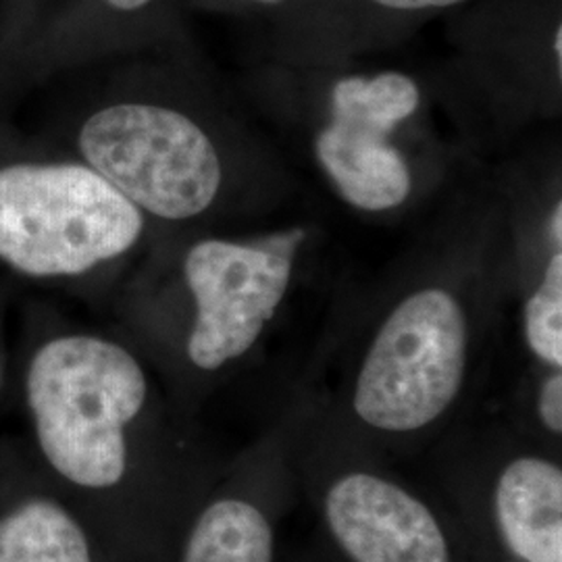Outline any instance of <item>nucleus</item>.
I'll use <instances>...</instances> for the list:
<instances>
[{"label":"nucleus","instance_id":"f257e3e1","mask_svg":"<svg viewBox=\"0 0 562 562\" xmlns=\"http://www.w3.org/2000/svg\"><path fill=\"white\" fill-rule=\"evenodd\" d=\"M146 394L140 362L115 341L65 336L44 344L27 371V404L44 459L80 487L117 485L127 469L125 429Z\"/></svg>","mask_w":562,"mask_h":562},{"label":"nucleus","instance_id":"f03ea898","mask_svg":"<svg viewBox=\"0 0 562 562\" xmlns=\"http://www.w3.org/2000/svg\"><path fill=\"white\" fill-rule=\"evenodd\" d=\"M142 211L88 165L0 169V259L34 278L78 276L140 240Z\"/></svg>","mask_w":562,"mask_h":562},{"label":"nucleus","instance_id":"7ed1b4c3","mask_svg":"<svg viewBox=\"0 0 562 562\" xmlns=\"http://www.w3.org/2000/svg\"><path fill=\"white\" fill-rule=\"evenodd\" d=\"M471 327L461 299L443 285L404 296L362 359L352 408L369 427L406 434L434 422L461 394Z\"/></svg>","mask_w":562,"mask_h":562},{"label":"nucleus","instance_id":"20e7f679","mask_svg":"<svg viewBox=\"0 0 562 562\" xmlns=\"http://www.w3.org/2000/svg\"><path fill=\"white\" fill-rule=\"evenodd\" d=\"M90 169L140 211L167 222L206 213L222 196L225 162L199 121L161 104L121 102L83 123Z\"/></svg>","mask_w":562,"mask_h":562},{"label":"nucleus","instance_id":"39448f33","mask_svg":"<svg viewBox=\"0 0 562 562\" xmlns=\"http://www.w3.org/2000/svg\"><path fill=\"white\" fill-rule=\"evenodd\" d=\"M301 232L262 241L209 238L194 244L183 261L196 319L188 357L202 371L241 359L276 317L294 276Z\"/></svg>","mask_w":562,"mask_h":562},{"label":"nucleus","instance_id":"423d86ee","mask_svg":"<svg viewBox=\"0 0 562 562\" xmlns=\"http://www.w3.org/2000/svg\"><path fill=\"white\" fill-rule=\"evenodd\" d=\"M422 106V86L402 71L352 74L334 81L331 120L315 138L325 178L364 213L401 209L413 194V171L392 134Z\"/></svg>","mask_w":562,"mask_h":562},{"label":"nucleus","instance_id":"0eeeda50","mask_svg":"<svg viewBox=\"0 0 562 562\" xmlns=\"http://www.w3.org/2000/svg\"><path fill=\"white\" fill-rule=\"evenodd\" d=\"M325 519L355 562H452L434 513L378 475L350 473L334 483Z\"/></svg>","mask_w":562,"mask_h":562},{"label":"nucleus","instance_id":"6e6552de","mask_svg":"<svg viewBox=\"0 0 562 562\" xmlns=\"http://www.w3.org/2000/svg\"><path fill=\"white\" fill-rule=\"evenodd\" d=\"M496 517L517 559L562 562L561 467L538 457L510 462L496 485Z\"/></svg>","mask_w":562,"mask_h":562},{"label":"nucleus","instance_id":"1a4fd4ad","mask_svg":"<svg viewBox=\"0 0 562 562\" xmlns=\"http://www.w3.org/2000/svg\"><path fill=\"white\" fill-rule=\"evenodd\" d=\"M0 562H92V554L78 521L36 498L0 517Z\"/></svg>","mask_w":562,"mask_h":562},{"label":"nucleus","instance_id":"9d476101","mask_svg":"<svg viewBox=\"0 0 562 562\" xmlns=\"http://www.w3.org/2000/svg\"><path fill=\"white\" fill-rule=\"evenodd\" d=\"M181 562H273V533L261 510L225 498L206 506Z\"/></svg>","mask_w":562,"mask_h":562},{"label":"nucleus","instance_id":"9b49d317","mask_svg":"<svg viewBox=\"0 0 562 562\" xmlns=\"http://www.w3.org/2000/svg\"><path fill=\"white\" fill-rule=\"evenodd\" d=\"M525 340L540 361L562 367V248L550 250L542 280L525 302Z\"/></svg>","mask_w":562,"mask_h":562},{"label":"nucleus","instance_id":"f8f14e48","mask_svg":"<svg viewBox=\"0 0 562 562\" xmlns=\"http://www.w3.org/2000/svg\"><path fill=\"white\" fill-rule=\"evenodd\" d=\"M364 7L375 9L387 15L398 18H413V15H425V13H440L446 9H454L467 4L469 0H361Z\"/></svg>","mask_w":562,"mask_h":562},{"label":"nucleus","instance_id":"ddd939ff","mask_svg":"<svg viewBox=\"0 0 562 562\" xmlns=\"http://www.w3.org/2000/svg\"><path fill=\"white\" fill-rule=\"evenodd\" d=\"M538 415L543 427L557 436L562 434V373L557 369L543 380L538 396Z\"/></svg>","mask_w":562,"mask_h":562},{"label":"nucleus","instance_id":"4468645a","mask_svg":"<svg viewBox=\"0 0 562 562\" xmlns=\"http://www.w3.org/2000/svg\"><path fill=\"white\" fill-rule=\"evenodd\" d=\"M548 238H550V246L554 248H562V204L557 201L552 206L550 220H548Z\"/></svg>","mask_w":562,"mask_h":562},{"label":"nucleus","instance_id":"2eb2a0df","mask_svg":"<svg viewBox=\"0 0 562 562\" xmlns=\"http://www.w3.org/2000/svg\"><path fill=\"white\" fill-rule=\"evenodd\" d=\"M550 53H552V59L557 60V74L561 78L562 74V23L557 21V27L552 30V36H550Z\"/></svg>","mask_w":562,"mask_h":562},{"label":"nucleus","instance_id":"dca6fc26","mask_svg":"<svg viewBox=\"0 0 562 562\" xmlns=\"http://www.w3.org/2000/svg\"><path fill=\"white\" fill-rule=\"evenodd\" d=\"M109 7H113V9H117V11H125V13H130V11H138V9H144L146 4H150L153 0H104Z\"/></svg>","mask_w":562,"mask_h":562},{"label":"nucleus","instance_id":"f3484780","mask_svg":"<svg viewBox=\"0 0 562 562\" xmlns=\"http://www.w3.org/2000/svg\"><path fill=\"white\" fill-rule=\"evenodd\" d=\"M250 2L257 7H281V4H288L290 0H250Z\"/></svg>","mask_w":562,"mask_h":562}]
</instances>
